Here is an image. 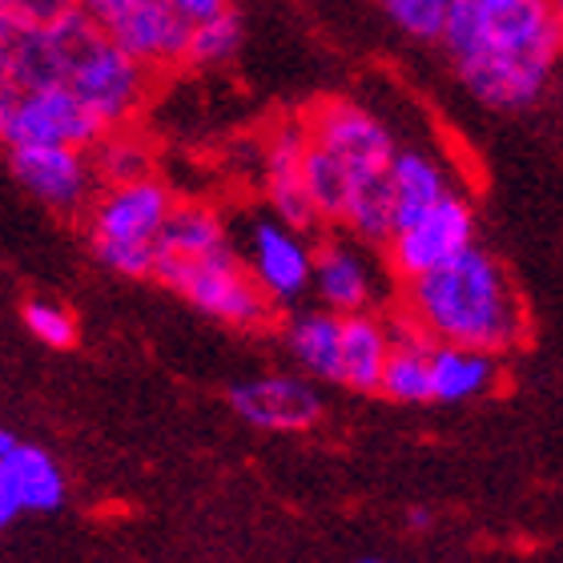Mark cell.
<instances>
[{
  "instance_id": "cell-1",
  "label": "cell",
  "mask_w": 563,
  "mask_h": 563,
  "mask_svg": "<svg viewBox=\"0 0 563 563\" xmlns=\"http://www.w3.org/2000/svg\"><path fill=\"white\" fill-rule=\"evenodd\" d=\"M443 45L475 101L536 106L563 53L555 0H451Z\"/></svg>"
},
{
  "instance_id": "cell-2",
  "label": "cell",
  "mask_w": 563,
  "mask_h": 563,
  "mask_svg": "<svg viewBox=\"0 0 563 563\" xmlns=\"http://www.w3.org/2000/svg\"><path fill=\"white\" fill-rule=\"evenodd\" d=\"M407 322L431 342H455L487 354H507L519 346L528 318L504 262L471 246L439 271L402 282Z\"/></svg>"
},
{
  "instance_id": "cell-3",
  "label": "cell",
  "mask_w": 563,
  "mask_h": 563,
  "mask_svg": "<svg viewBox=\"0 0 563 563\" xmlns=\"http://www.w3.org/2000/svg\"><path fill=\"white\" fill-rule=\"evenodd\" d=\"M174 206V194L153 177L106 189L89 213V242L97 258L121 278H153L157 238Z\"/></svg>"
},
{
  "instance_id": "cell-4",
  "label": "cell",
  "mask_w": 563,
  "mask_h": 563,
  "mask_svg": "<svg viewBox=\"0 0 563 563\" xmlns=\"http://www.w3.org/2000/svg\"><path fill=\"white\" fill-rule=\"evenodd\" d=\"M153 278L222 327L262 330L271 322L274 298L258 286L254 271L238 262L234 250H222L210 258H157Z\"/></svg>"
},
{
  "instance_id": "cell-5",
  "label": "cell",
  "mask_w": 563,
  "mask_h": 563,
  "mask_svg": "<svg viewBox=\"0 0 563 563\" xmlns=\"http://www.w3.org/2000/svg\"><path fill=\"white\" fill-rule=\"evenodd\" d=\"M65 85H69L73 93L93 109V118L113 133L118 125H125L141 109V101H145L150 69L137 65L113 36H106L89 21L69 53Z\"/></svg>"
},
{
  "instance_id": "cell-6",
  "label": "cell",
  "mask_w": 563,
  "mask_h": 563,
  "mask_svg": "<svg viewBox=\"0 0 563 563\" xmlns=\"http://www.w3.org/2000/svg\"><path fill=\"white\" fill-rule=\"evenodd\" d=\"M106 125L93 109L73 93L69 85H41V89H4L0 101V137L9 150L21 145H69L93 150L106 141Z\"/></svg>"
},
{
  "instance_id": "cell-7",
  "label": "cell",
  "mask_w": 563,
  "mask_h": 563,
  "mask_svg": "<svg viewBox=\"0 0 563 563\" xmlns=\"http://www.w3.org/2000/svg\"><path fill=\"white\" fill-rule=\"evenodd\" d=\"M306 130H310L314 145L334 153L342 169L351 174V198L354 194H366V189L390 186V165H395L399 145L390 141L387 125L371 118L363 106H354V101H322L306 118Z\"/></svg>"
},
{
  "instance_id": "cell-8",
  "label": "cell",
  "mask_w": 563,
  "mask_h": 563,
  "mask_svg": "<svg viewBox=\"0 0 563 563\" xmlns=\"http://www.w3.org/2000/svg\"><path fill=\"white\" fill-rule=\"evenodd\" d=\"M475 246V213L471 201L459 194H446L434 210H427L419 222H411L407 230L387 242L390 271L399 282H415L422 274L439 271L451 258H459L463 250Z\"/></svg>"
},
{
  "instance_id": "cell-9",
  "label": "cell",
  "mask_w": 563,
  "mask_h": 563,
  "mask_svg": "<svg viewBox=\"0 0 563 563\" xmlns=\"http://www.w3.org/2000/svg\"><path fill=\"white\" fill-rule=\"evenodd\" d=\"M9 169L21 181L29 198L57 213L81 210L97 181V165L89 162L85 150H69V145H21L9 150Z\"/></svg>"
},
{
  "instance_id": "cell-10",
  "label": "cell",
  "mask_w": 563,
  "mask_h": 563,
  "mask_svg": "<svg viewBox=\"0 0 563 563\" xmlns=\"http://www.w3.org/2000/svg\"><path fill=\"white\" fill-rule=\"evenodd\" d=\"M65 504V475L57 459L16 434H0V523L24 511H57Z\"/></svg>"
},
{
  "instance_id": "cell-11",
  "label": "cell",
  "mask_w": 563,
  "mask_h": 563,
  "mask_svg": "<svg viewBox=\"0 0 563 563\" xmlns=\"http://www.w3.org/2000/svg\"><path fill=\"white\" fill-rule=\"evenodd\" d=\"M314 254L302 230L282 218H262L250 225V271L274 302H294L314 290Z\"/></svg>"
},
{
  "instance_id": "cell-12",
  "label": "cell",
  "mask_w": 563,
  "mask_h": 563,
  "mask_svg": "<svg viewBox=\"0 0 563 563\" xmlns=\"http://www.w3.org/2000/svg\"><path fill=\"white\" fill-rule=\"evenodd\" d=\"M230 407L258 431H306L322 419V399L302 378L262 375L230 387Z\"/></svg>"
},
{
  "instance_id": "cell-13",
  "label": "cell",
  "mask_w": 563,
  "mask_h": 563,
  "mask_svg": "<svg viewBox=\"0 0 563 563\" xmlns=\"http://www.w3.org/2000/svg\"><path fill=\"white\" fill-rule=\"evenodd\" d=\"M306 150H310V130L302 125H282L266 141L262 153V169H266V198H271L274 213L294 230H314L322 222V213L314 210V201L306 194Z\"/></svg>"
},
{
  "instance_id": "cell-14",
  "label": "cell",
  "mask_w": 563,
  "mask_h": 563,
  "mask_svg": "<svg viewBox=\"0 0 563 563\" xmlns=\"http://www.w3.org/2000/svg\"><path fill=\"white\" fill-rule=\"evenodd\" d=\"M113 36L125 53L145 69H169L189 60V41H194V24L169 4V0H137V9L113 29Z\"/></svg>"
},
{
  "instance_id": "cell-15",
  "label": "cell",
  "mask_w": 563,
  "mask_h": 563,
  "mask_svg": "<svg viewBox=\"0 0 563 563\" xmlns=\"http://www.w3.org/2000/svg\"><path fill=\"white\" fill-rule=\"evenodd\" d=\"M314 294L322 310H334L342 318L366 314V306L375 298V278L351 246L327 242L314 254Z\"/></svg>"
},
{
  "instance_id": "cell-16",
  "label": "cell",
  "mask_w": 563,
  "mask_h": 563,
  "mask_svg": "<svg viewBox=\"0 0 563 563\" xmlns=\"http://www.w3.org/2000/svg\"><path fill=\"white\" fill-rule=\"evenodd\" d=\"M499 354L434 342L431 346V395L434 402H471L492 395L499 383Z\"/></svg>"
},
{
  "instance_id": "cell-17",
  "label": "cell",
  "mask_w": 563,
  "mask_h": 563,
  "mask_svg": "<svg viewBox=\"0 0 563 563\" xmlns=\"http://www.w3.org/2000/svg\"><path fill=\"white\" fill-rule=\"evenodd\" d=\"M451 194L446 169L422 150H399L390 165V198H395V234L419 222L422 213L434 210ZM390 234V238H395Z\"/></svg>"
},
{
  "instance_id": "cell-18",
  "label": "cell",
  "mask_w": 563,
  "mask_h": 563,
  "mask_svg": "<svg viewBox=\"0 0 563 563\" xmlns=\"http://www.w3.org/2000/svg\"><path fill=\"white\" fill-rule=\"evenodd\" d=\"M390 334L375 314H351L342 318V387L358 390V395H375L383 390V371L390 358Z\"/></svg>"
},
{
  "instance_id": "cell-19",
  "label": "cell",
  "mask_w": 563,
  "mask_h": 563,
  "mask_svg": "<svg viewBox=\"0 0 563 563\" xmlns=\"http://www.w3.org/2000/svg\"><path fill=\"white\" fill-rule=\"evenodd\" d=\"M286 346H290V358L302 366L306 375L339 383L342 314H334V310H306V314H294L290 327H286Z\"/></svg>"
},
{
  "instance_id": "cell-20",
  "label": "cell",
  "mask_w": 563,
  "mask_h": 563,
  "mask_svg": "<svg viewBox=\"0 0 563 563\" xmlns=\"http://www.w3.org/2000/svg\"><path fill=\"white\" fill-rule=\"evenodd\" d=\"M230 250L222 218L201 201H177L157 238V258H210Z\"/></svg>"
},
{
  "instance_id": "cell-21",
  "label": "cell",
  "mask_w": 563,
  "mask_h": 563,
  "mask_svg": "<svg viewBox=\"0 0 563 563\" xmlns=\"http://www.w3.org/2000/svg\"><path fill=\"white\" fill-rule=\"evenodd\" d=\"M431 346L434 342L415 330L407 322V330H395V342H390V358L387 371H383V390L390 402H434L431 395Z\"/></svg>"
},
{
  "instance_id": "cell-22",
  "label": "cell",
  "mask_w": 563,
  "mask_h": 563,
  "mask_svg": "<svg viewBox=\"0 0 563 563\" xmlns=\"http://www.w3.org/2000/svg\"><path fill=\"white\" fill-rule=\"evenodd\" d=\"M306 194L314 201V210L322 213V222H342L346 198H351V174L342 169V162L334 153H327L322 145L310 141L306 150Z\"/></svg>"
},
{
  "instance_id": "cell-23",
  "label": "cell",
  "mask_w": 563,
  "mask_h": 563,
  "mask_svg": "<svg viewBox=\"0 0 563 563\" xmlns=\"http://www.w3.org/2000/svg\"><path fill=\"white\" fill-rule=\"evenodd\" d=\"M242 45V21L238 12H222L206 24H194V41H189V65H225Z\"/></svg>"
},
{
  "instance_id": "cell-24",
  "label": "cell",
  "mask_w": 563,
  "mask_h": 563,
  "mask_svg": "<svg viewBox=\"0 0 563 563\" xmlns=\"http://www.w3.org/2000/svg\"><path fill=\"white\" fill-rule=\"evenodd\" d=\"M21 318H24V330L33 334L41 346H53V351H69L73 342H77V322L65 306L48 302V298H29L21 306Z\"/></svg>"
},
{
  "instance_id": "cell-25",
  "label": "cell",
  "mask_w": 563,
  "mask_h": 563,
  "mask_svg": "<svg viewBox=\"0 0 563 563\" xmlns=\"http://www.w3.org/2000/svg\"><path fill=\"white\" fill-rule=\"evenodd\" d=\"M383 9L407 36L419 41H443L451 0H383Z\"/></svg>"
},
{
  "instance_id": "cell-26",
  "label": "cell",
  "mask_w": 563,
  "mask_h": 563,
  "mask_svg": "<svg viewBox=\"0 0 563 563\" xmlns=\"http://www.w3.org/2000/svg\"><path fill=\"white\" fill-rule=\"evenodd\" d=\"M145 150L133 141H101V157H97V174L109 177V186H125V181H141L145 174Z\"/></svg>"
},
{
  "instance_id": "cell-27",
  "label": "cell",
  "mask_w": 563,
  "mask_h": 563,
  "mask_svg": "<svg viewBox=\"0 0 563 563\" xmlns=\"http://www.w3.org/2000/svg\"><path fill=\"white\" fill-rule=\"evenodd\" d=\"M77 12V0H4V21L12 24H57Z\"/></svg>"
},
{
  "instance_id": "cell-28",
  "label": "cell",
  "mask_w": 563,
  "mask_h": 563,
  "mask_svg": "<svg viewBox=\"0 0 563 563\" xmlns=\"http://www.w3.org/2000/svg\"><path fill=\"white\" fill-rule=\"evenodd\" d=\"M77 9H81L101 33H113V29L137 9V0H77Z\"/></svg>"
},
{
  "instance_id": "cell-29",
  "label": "cell",
  "mask_w": 563,
  "mask_h": 563,
  "mask_svg": "<svg viewBox=\"0 0 563 563\" xmlns=\"http://www.w3.org/2000/svg\"><path fill=\"white\" fill-rule=\"evenodd\" d=\"M181 16H186L189 24H206L213 21V16H222V12H230V4L225 0H169Z\"/></svg>"
},
{
  "instance_id": "cell-30",
  "label": "cell",
  "mask_w": 563,
  "mask_h": 563,
  "mask_svg": "<svg viewBox=\"0 0 563 563\" xmlns=\"http://www.w3.org/2000/svg\"><path fill=\"white\" fill-rule=\"evenodd\" d=\"M407 528H411V531H422V528H431V516H427V511H422V507H415L411 516H407Z\"/></svg>"
},
{
  "instance_id": "cell-31",
  "label": "cell",
  "mask_w": 563,
  "mask_h": 563,
  "mask_svg": "<svg viewBox=\"0 0 563 563\" xmlns=\"http://www.w3.org/2000/svg\"><path fill=\"white\" fill-rule=\"evenodd\" d=\"M555 12H560V21H563V0H555Z\"/></svg>"
},
{
  "instance_id": "cell-32",
  "label": "cell",
  "mask_w": 563,
  "mask_h": 563,
  "mask_svg": "<svg viewBox=\"0 0 563 563\" xmlns=\"http://www.w3.org/2000/svg\"><path fill=\"white\" fill-rule=\"evenodd\" d=\"M358 563H387V560H358Z\"/></svg>"
}]
</instances>
